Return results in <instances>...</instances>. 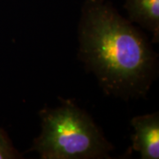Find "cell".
Wrapping results in <instances>:
<instances>
[{
    "instance_id": "cell-1",
    "label": "cell",
    "mask_w": 159,
    "mask_h": 159,
    "mask_svg": "<svg viewBox=\"0 0 159 159\" xmlns=\"http://www.w3.org/2000/svg\"><path fill=\"white\" fill-rule=\"evenodd\" d=\"M80 60L107 95L145 97L157 57L142 32L104 0H86L78 26Z\"/></svg>"
},
{
    "instance_id": "cell-2",
    "label": "cell",
    "mask_w": 159,
    "mask_h": 159,
    "mask_svg": "<svg viewBox=\"0 0 159 159\" xmlns=\"http://www.w3.org/2000/svg\"><path fill=\"white\" fill-rule=\"evenodd\" d=\"M40 111L42 133L30 150L43 159L109 158L112 145L90 116L71 100Z\"/></svg>"
},
{
    "instance_id": "cell-3",
    "label": "cell",
    "mask_w": 159,
    "mask_h": 159,
    "mask_svg": "<svg viewBox=\"0 0 159 159\" xmlns=\"http://www.w3.org/2000/svg\"><path fill=\"white\" fill-rule=\"evenodd\" d=\"M134 129L132 148L142 159L159 158V114L154 112L137 116L131 120Z\"/></svg>"
},
{
    "instance_id": "cell-4",
    "label": "cell",
    "mask_w": 159,
    "mask_h": 159,
    "mask_svg": "<svg viewBox=\"0 0 159 159\" xmlns=\"http://www.w3.org/2000/svg\"><path fill=\"white\" fill-rule=\"evenodd\" d=\"M125 10L131 22L138 23L149 30L152 42L159 41V0H125Z\"/></svg>"
},
{
    "instance_id": "cell-5",
    "label": "cell",
    "mask_w": 159,
    "mask_h": 159,
    "mask_svg": "<svg viewBox=\"0 0 159 159\" xmlns=\"http://www.w3.org/2000/svg\"><path fill=\"white\" fill-rule=\"evenodd\" d=\"M22 158V156L12 146L6 133L0 127V159Z\"/></svg>"
}]
</instances>
